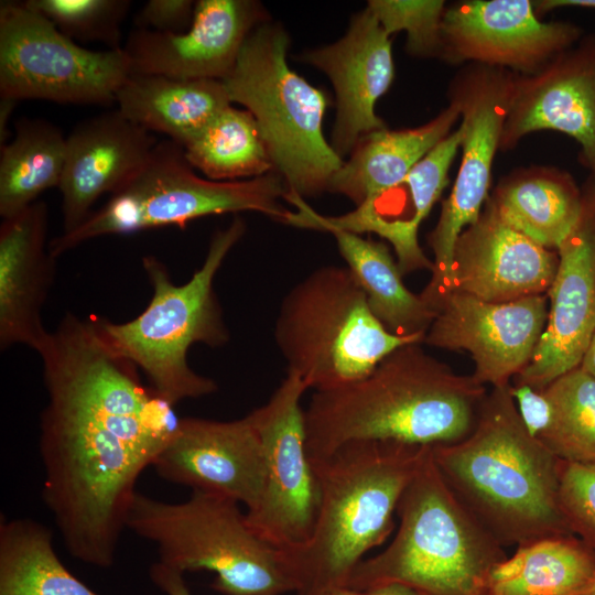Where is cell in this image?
Here are the masks:
<instances>
[{
    "instance_id": "obj_24",
    "label": "cell",
    "mask_w": 595,
    "mask_h": 595,
    "mask_svg": "<svg viewBox=\"0 0 595 595\" xmlns=\"http://www.w3.org/2000/svg\"><path fill=\"white\" fill-rule=\"evenodd\" d=\"M458 118L459 108L451 100L447 108L421 127L382 128L368 133L333 175L327 191L345 195L356 206L378 199L402 184L415 164L450 134Z\"/></svg>"
},
{
    "instance_id": "obj_39",
    "label": "cell",
    "mask_w": 595,
    "mask_h": 595,
    "mask_svg": "<svg viewBox=\"0 0 595 595\" xmlns=\"http://www.w3.org/2000/svg\"><path fill=\"white\" fill-rule=\"evenodd\" d=\"M150 576L152 582L166 595H192L183 574L161 562L152 564Z\"/></svg>"
},
{
    "instance_id": "obj_27",
    "label": "cell",
    "mask_w": 595,
    "mask_h": 595,
    "mask_svg": "<svg viewBox=\"0 0 595 595\" xmlns=\"http://www.w3.org/2000/svg\"><path fill=\"white\" fill-rule=\"evenodd\" d=\"M331 234L346 267L364 291L369 309L385 328L397 336L425 337L436 312L420 294L405 286L388 246L348 231Z\"/></svg>"
},
{
    "instance_id": "obj_12",
    "label": "cell",
    "mask_w": 595,
    "mask_h": 595,
    "mask_svg": "<svg viewBox=\"0 0 595 595\" xmlns=\"http://www.w3.org/2000/svg\"><path fill=\"white\" fill-rule=\"evenodd\" d=\"M516 76L505 68L472 64L457 74L450 97L461 112L462 158L439 220L428 235L433 252L431 279L420 293L436 310L453 290L452 262L461 232L475 223L488 198L491 167L500 147Z\"/></svg>"
},
{
    "instance_id": "obj_17",
    "label": "cell",
    "mask_w": 595,
    "mask_h": 595,
    "mask_svg": "<svg viewBox=\"0 0 595 595\" xmlns=\"http://www.w3.org/2000/svg\"><path fill=\"white\" fill-rule=\"evenodd\" d=\"M172 484L257 506L264 485V455L249 414L218 421L180 419L176 431L152 465Z\"/></svg>"
},
{
    "instance_id": "obj_23",
    "label": "cell",
    "mask_w": 595,
    "mask_h": 595,
    "mask_svg": "<svg viewBox=\"0 0 595 595\" xmlns=\"http://www.w3.org/2000/svg\"><path fill=\"white\" fill-rule=\"evenodd\" d=\"M48 208L36 201L0 225V349L45 344L42 310L55 277L48 250Z\"/></svg>"
},
{
    "instance_id": "obj_31",
    "label": "cell",
    "mask_w": 595,
    "mask_h": 595,
    "mask_svg": "<svg viewBox=\"0 0 595 595\" xmlns=\"http://www.w3.org/2000/svg\"><path fill=\"white\" fill-rule=\"evenodd\" d=\"M183 149L191 166L212 181L255 178L274 171L256 119L248 110L231 105Z\"/></svg>"
},
{
    "instance_id": "obj_34",
    "label": "cell",
    "mask_w": 595,
    "mask_h": 595,
    "mask_svg": "<svg viewBox=\"0 0 595 595\" xmlns=\"http://www.w3.org/2000/svg\"><path fill=\"white\" fill-rule=\"evenodd\" d=\"M391 35L407 32V51L421 57H442V0H370L367 6Z\"/></svg>"
},
{
    "instance_id": "obj_36",
    "label": "cell",
    "mask_w": 595,
    "mask_h": 595,
    "mask_svg": "<svg viewBox=\"0 0 595 595\" xmlns=\"http://www.w3.org/2000/svg\"><path fill=\"white\" fill-rule=\"evenodd\" d=\"M560 507L572 534L595 551V463H562Z\"/></svg>"
},
{
    "instance_id": "obj_30",
    "label": "cell",
    "mask_w": 595,
    "mask_h": 595,
    "mask_svg": "<svg viewBox=\"0 0 595 595\" xmlns=\"http://www.w3.org/2000/svg\"><path fill=\"white\" fill-rule=\"evenodd\" d=\"M0 595H98L54 551L53 531L31 518L0 520Z\"/></svg>"
},
{
    "instance_id": "obj_25",
    "label": "cell",
    "mask_w": 595,
    "mask_h": 595,
    "mask_svg": "<svg viewBox=\"0 0 595 595\" xmlns=\"http://www.w3.org/2000/svg\"><path fill=\"white\" fill-rule=\"evenodd\" d=\"M130 121L184 147L231 105L221 80L130 74L116 95Z\"/></svg>"
},
{
    "instance_id": "obj_43",
    "label": "cell",
    "mask_w": 595,
    "mask_h": 595,
    "mask_svg": "<svg viewBox=\"0 0 595 595\" xmlns=\"http://www.w3.org/2000/svg\"><path fill=\"white\" fill-rule=\"evenodd\" d=\"M583 370L595 378V332L586 347V350L578 365Z\"/></svg>"
},
{
    "instance_id": "obj_1",
    "label": "cell",
    "mask_w": 595,
    "mask_h": 595,
    "mask_svg": "<svg viewBox=\"0 0 595 595\" xmlns=\"http://www.w3.org/2000/svg\"><path fill=\"white\" fill-rule=\"evenodd\" d=\"M37 354L47 394L39 437L43 500L69 554L109 567L138 478L180 419L91 317L66 313Z\"/></svg>"
},
{
    "instance_id": "obj_20",
    "label": "cell",
    "mask_w": 595,
    "mask_h": 595,
    "mask_svg": "<svg viewBox=\"0 0 595 595\" xmlns=\"http://www.w3.org/2000/svg\"><path fill=\"white\" fill-rule=\"evenodd\" d=\"M303 60L324 72L334 86L332 147L343 159L361 138L385 128L375 108L394 77L390 35L367 7L351 18L342 39L306 52Z\"/></svg>"
},
{
    "instance_id": "obj_13",
    "label": "cell",
    "mask_w": 595,
    "mask_h": 595,
    "mask_svg": "<svg viewBox=\"0 0 595 595\" xmlns=\"http://www.w3.org/2000/svg\"><path fill=\"white\" fill-rule=\"evenodd\" d=\"M303 380L285 378L261 407L248 413L264 455V485L259 502L247 510L250 528L267 543L292 550L310 538L318 507V484L306 451Z\"/></svg>"
},
{
    "instance_id": "obj_18",
    "label": "cell",
    "mask_w": 595,
    "mask_h": 595,
    "mask_svg": "<svg viewBox=\"0 0 595 595\" xmlns=\"http://www.w3.org/2000/svg\"><path fill=\"white\" fill-rule=\"evenodd\" d=\"M266 21L251 0H199L185 32L132 30L122 46L130 74L183 79H225L234 69L250 32Z\"/></svg>"
},
{
    "instance_id": "obj_41",
    "label": "cell",
    "mask_w": 595,
    "mask_h": 595,
    "mask_svg": "<svg viewBox=\"0 0 595 595\" xmlns=\"http://www.w3.org/2000/svg\"><path fill=\"white\" fill-rule=\"evenodd\" d=\"M534 10L543 13L560 7H581L595 9V0H541L533 2Z\"/></svg>"
},
{
    "instance_id": "obj_15",
    "label": "cell",
    "mask_w": 595,
    "mask_h": 595,
    "mask_svg": "<svg viewBox=\"0 0 595 595\" xmlns=\"http://www.w3.org/2000/svg\"><path fill=\"white\" fill-rule=\"evenodd\" d=\"M556 252L547 325L512 385L543 390L580 365L595 332V176L582 191L580 218Z\"/></svg>"
},
{
    "instance_id": "obj_19",
    "label": "cell",
    "mask_w": 595,
    "mask_h": 595,
    "mask_svg": "<svg viewBox=\"0 0 595 595\" xmlns=\"http://www.w3.org/2000/svg\"><path fill=\"white\" fill-rule=\"evenodd\" d=\"M558 263L556 250L508 225L488 196L477 220L455 242L452 285L487 302L547 295Z\"/></svg>"
},
{
    "instance_id": "obj_28",
    "label": "cell",
    "mask_w": 595,
    "mask_h": 595,
    "mask_svg": "<svg viewBox=\"0 0 595 595\" xmlns=\"http://www.w3.org/2000/svg\"><path fill=\"white\" fill-rule=\"evenodd\" d=\"M489 197L508 225L552 250L573 230L582 209V191L574 182L547 170L511 176Z\"/></svg>"
},
{
    "instance_id": "obj_4",
    "label": "cell",
    "mask_w": 595,
    "mask_h": 595,
    "mask_svg": "<svg viewBox=\"0 0 595 595\" xmlns=\"http://www.w3.org/2000/svg\"><path fill=\"white\" fill-rule=\"evenodd\" d=\"M429 452L430 446L360 441L311 461L320 493L314 526L306 542L281 550L295 595L347 587L365 555L393 531L401 496Z\"/></svg>"
},
{
    "instance_id": "obj_2",
    "label": "cell",
    "mask_w": 595,
    "mask_h": 595,
    "mask_svg": "<svg viewBox=\"0 0 595 595\" xmlns=\"http://www.w3.org/2000/svg\"><path fill=\"white\" fill-rule=\"evenodd\" d=\"M487 392L421 344L402 345L365 378L314 392L304 410L306 451L314 461L350 442L453 444L473 431Z\"/></svg>"
},
{
    "instance_id": "obj_7",
    "label": "cell",
    "mask_w": 595,
    "mask_h": 595,
    "mask_svg": "<svg viewBox=\"0 0 595 595\" xmlns=\"http://www.w3.org/2000/svg\"><path fill=\"white\" fill-rule=\"evenodd\" d=\"M289 44L281 25L260 23L221 82L230 101L242 105L256 119L288 192L303 198L327 191L344 161L323 133L327 97L291 69Z\"/></svg>"
},
{
    "instance_id": "obj_14",
    "label": "cell",
    "mask_w": 595,
    "mask_h": 595,
    "mask_svg": "<svg viewBox=\"0 0 595 595\" xmlns=\"http://www.w3.org/2000/svg\"><path fill=\"white\" fill-rule=\"evenodd\" d=\"M435 312L423 343L468 351L475 364L473 377L500 388L530 361L547 325L549 300L544 294L487 302L453 290Z\"/></svg>"
},
{
    "instance_id": "obj_32",
    "label": "cell",
    "mask_w": 595,
    "mask_h": 595,
    "mask_svg": "<svg viewBox=\"0 0 595 595\" xmlns=\"http://www.w3.org/2000/svg\"><path fill=\"white\" fill-rule=\"evenodd\" d=\"M551 421L538 440L566 463H595V378L580 366L564 372L543 390Z\"/></svg>"
},
{
    "instance_id": "obj_35",
    "label": "cell",
    "mask_w": 595,
    "mask_h": 595,
    "mask_svg": "<svg viewBox=\"0 0 595 595\" xmlns=\"http://www.w3.org/2000/svg\"><path fill=\"white\" fill-rule=\"evenodd\" d=\"M462 134L458 127L445 137L415 164L401 184L408 186L411 205L409 220L415 229H419L448 183L447 173L461 148Z\"/></svg>"
},
{
    "instance_id": "obj_16",
    "label": "cell",
    "mask_w": 595,
    "mask_h": 595,
    "mask_svg": "<svg viewBox=\"0 0 595 595\" xmlns=\"http://www.w3.org/2000/svg\"><path fill=\"white\" fill-rule=\"evenodd\" d=\"M578 36L564 22H542L529 0H470L445 9L442 57L529 75L563 53Z\"/></svg>"
},
{
    "instance_id": "obj_5",
    "label": "cell",
    "mask_w": 595,
    "mask_h": 595,
    "mask_svg": "<svg viewBox=\"0 0 595 595\" xmlns=\"http://www.w3.org/2000/svg\"><path fill=\"white\" fill-rule=\"evenodd\" d=\"M397 516L392 541L358 564L347 587L399 584L420 595H486L491 571L507 558L505 548L454 496L431 447Z\"/></svg>"
},
{
    "instance_id": "obj_10",
    "label": "cell",
    "mask_w": 595,
    "mask_h": 595,
    "mask_svg": "<svg viewBox=\"0 0 595 595\" xmlns=\"http://www.w3.org/2000/svg\"><path fill=\"white\" fill-rule=\"evenodd\" d=\"M288 187L279 173L219 182L193 172L182 145L165 139L153 148L143 166L74 231L48 242L54 258L107 235H129L151 228L177 226L213 215L262 213L281 223L289 209L280 204Z\"/></svg>"
},
{
    "instance_id": "obj_3",
    "label": "cell",
    "mask_w": 595,
    "mask_h": 595,
    "mask_svg": "<svg viewBox=\"0 0 595 595\" xmlns=\"http://www.w3.org/2000/svg\"><path fill=\"white\" fill-rule=\"evenodd\" d=\"M509 386L487 392L466 437L431 447L454 496L504 548L572 534L559 498L563 461L528 432Z\"/></svg>"
},
{
    "instance_id": "obj_11",
    "label": "cell",
    "mask_w": 595,
    "mask_h": 595,
    "mask_svg": "<svg viewBox=\"0 0 595 595\" xmlns=\"http://www.w3.org/2000/svg\"><path fill=\"white\" fill-rule=\"evenodd\" d=\"M129 75L123 48H85L24 2L1 1V98L109 106Z\"/></svg>"
},
{
    "instance_id": "obj_29",
    "label": "cell",
    "mask_w": 595,
    "mask_h": 595,
    "mask_svg": "<svg viewBox=\"0 0 595 595\" xmlns=\"http://www.w3.org/2000/svg\"><path fill=\"white\" fill-rule=\"evenodd\" d=\"M11 141L0 147V216L12 217L46 190L60 186L66 137L44 119L22 117Z\"/></svg>"
},
{
    "instance_id": "obj_9",
    "label": "cell",
    "mask_w": 595,
    "mask_h": 595,
    "mask_svg": "<svg viewBox=\"0 0 595 595\" xmlns=\"http://www.w3.org/2000/svg\"><path fill=\"white\" fill-rule=\"evenodd\" d=\"M274 339L288 371L315 391L360 380L398 347L424 342L389 333L351 271L338 266L312 271L288 292Z\"/></svg>"
},
{
    "instance_id": "obj_26",
    "label": "cell",
    "mask_w": 595,
    "mask_h": 595,
    "mask_svg": "<svg viewBox=\"0 0 595 595\" xmlns=\"http://www.w3.org/2000/svg\"><path fill=\"white\" fill-rule=\"evenodd\" d=\"M595 582V551L574 534L517 547L491 571L486 595H586Z\"/></svg>"
},
{
    "instance_id": "obj_40",
    "label": "cell",
    "mask_w": 595,
    "mask_h": 595,
    "mask_svg": "<svg viewBox=\"0 0 595 595\" xmlns=\"http://www.w3.org/2000/svg\"><path fill=\"white\" fill-rule=\"evenodd\" d=\"M323 595H420L415 591L399 584H389L367 589L342 587Z\"/></svg>"
},
{
    "instance_id": "obj_42",
    "label": "cell",
    "mask_w": 595,
    "mask_h": 595,
    "mask_svg": "<svg viewBox=\"0 0 595 595\" xmlns=\"http://www.w3.org/2000/svg\"><path fill=\"white\" fill-rule=\"evenodd\" d=\"M18 102L13 99L0 98V147L8 142L9 121Z\"/></svg>"
},
{
    "instance_id": "obj_6",
    "label": "cell",
    "mask_w": 595,
    "mask_h": 595,
    "mask_svg": "<svg viewBox=\"0 0 595 595\" xmlns=\"http://www.w3.org/2000/svg\"><path fill=\"white\" fill-rule=\"evenodd\" d=\"M245 229L244 220L236 217L218 230L202 267L184 284H175L156 257H143L142 267L152 288L144 311L125 323L93 317L110 348L132 361L149 386L172 405L217 391L213 379L191 368L187 351L196 343L219 347L229 340L214 279Z\"/></svg>"
},
{
    "instance_id": "obj_44",
    "label": "cell",
    "mask_w": 595,
    "mask_h": 595,
    "mask_svg": "<svg viewBox=\"0 0 595 595\" xmlns=\"http://www.w3.org/2000/svg\"><path fill=\"white\" fill-rule=\"evenodd\" d=\"M586 595H595V582Z\"/></svg>"
},
{
    "instance_id": "obj_33",
    "label": "cell",
    "mask_w": 595,
    "mask_h": 595,
    "mask_svg": "<svg viewBox=\"0 0 595 595\" xmlns=\"http://www.w3.org/2000/svg\"><path fill=\"white\" fill-rule=\"evenodd\" d=\"M130 0H26L24 4L50 20L74 42H99L120 50L121 26Z\"/></svg>"
},
{
    "instance_id": "obj_37",
    "label": "cell",
    "mask_w": 595,
    "mask_h": 595,
    "mask_svg": "<svg viewBox=\"0 0 595 595\" xmlns=\"http://www.w3.org/2000/svg\"><path fill=\"white\" fill-rule=\"evenodd\" d=\"M191 0H149L134 17L136 29L177 34L190 29L195 10Z\"/></svg>"
},
{
    "instance_id": "obj_21",
    "label": "cell",
    "mask_w": 595,
    "mask_h": 595,
    "mask_svg": "<svg viewBox=\"0 0 595 595\" xmlns=\"http://www.w3.org/2000/svg\"><path fill=\"white\" fill-rule=\"evenodd\" d=\"M540 130L575 139L595 176V46L564 51L536 73L516 76L499 149Z\"/></svg>"
},
{
    "instance_id": "obj_8",
    "label": "cell",
    "mask_w": 595,
    "mask_h": 595,
    "mask_svg": "<svg viewBox=\"0 0 595 595\" xmlns=\"http://www.w3.org/2000/svg\"><path fill=\"white\" fill-rule=\"evenodd\" d=\"M127 528L153 542L164 565L182 574L213 572L212 587L223 595L296 591L282 551L262 540L228 498L192 491L184 501L166 502L137 493Z\"/></svg>"
},
{
    "instance_id": "obj_22",
    "label": "cell",
    "mask_w": 595,
    "mask_h": 595,
    "mask_svg": "<svg viewBox=\"0 0 595 595\" xmlns=\"http://www.w3.org/2000/svg\"><path fill=\"white\" fill-rule=\"evenodd\" d=\"M159 141L118 109L79 121L66 137L62 194L63 231L77 229L97 199L112 194L147 162Z\"/></svg>"
},
{
    "instance_id": "obj_38",
    "label": "cell",
    "mask_w": 595,
    "mask_h": 595,
    "mask_svg": "<svg viewBox=\"0 0 595 595\" xmlns=\"http://www.w3.org/2000/svg\"><path fill=\"white\" fill-rule=\"evenodd\" d=\"M509 390L526 429L538 439L551 421L550 401L542 390H536L529 386L510 383Z\"/></svg>"
}]
</instances>
